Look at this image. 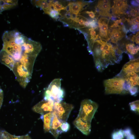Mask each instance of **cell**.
<instances>
[{"mask_svg":"<svg viewBox=\"0 0 139 139\" xmlns=\"http://www.w3.org/2000/svg\"><path fill=\"white\" fill-rule=\"evenodd\" d=\"M2 39V49L7 53L15 63H20L26 59L36 58L42 49L40 43L17 30L5 31Z\"/></svg>","mask_w":139,"mask_h":139,"instance_id":"1","label":"cell"},{"mask_svg":"<svg viewBox=\"0 0 139 139\" xmlns=\"http://www.w3.org/2000/svg\"><path fill=\"white\" fill-rule=\"evenodd\" d=\"M117 46H114L110 42L101 39L95 40L88 51L92 55L94 61L98 60L102 64L104 70L109 65L118 63L122 57L117 54Z\"/></svg>","mask_w":139,"mask_h":139,"instance_id":"2","label":"cell"},{"mask_svg":"<svg viewBox=\"0 0 139 139\" xmlns=\"http://www.w3.org/2000/svg\"><path fill=\"white\" fill-rule=\"evenodd\" d=\"M61 79H56L50 84L45 91L44 99L59 102L62 101L65 95V92L61 88Z\"/></svg>","mask_w":139,"mask_h":139,"instance_id":"3","label":"cell"},{"mask_svg":"<svg viewBox=\"0 0 139 139\" xmlns=\"http://www.w3.org/2000/svg\"><path fill=\"white\" fill-rule=\"evenodd\" d=\"M139 59L130 60L123 66L117 76L132 82L139 80Z\"/></svg>","mask_w":139,"mask_h":139,"instance_id":"4","label":"cell"},{"mask_svg":"<svg viewBox=\"0 0 139 139\" xmlns=\"http://www.w3.org/2000/svg\"><path fill=\"white\" fill-rule=\"evenodd\" d=\"M98 107V105L95 102L90 99H84L81 102L77 116L91 123Z\"/></svg>","mask_w":139,"mask_h":139,"instance_id":"5","label":"cell"},{"mask_svg":"<svg viewBox=\"0 0 139 139\" xmlns=\"http://www.w3.org/2000/svg\"><path fill=\"white\" fill-rule=\"evenodd\" d=\"M125 80L116 76L112 78L105 80L103 84L106 94H124V87Z\"/></svg>","mask_w":139,"mask_h":139,"instance_id":"6","label":"cell"},{"mask_svg":"<svg viewBox=\"0 0 139 139\" xmlns=\"http://www.w3.org/2000/svg\"><path fill=\"white\" fill-rule=\"evenodd\" d=\"M73 108L72 105L62 101L55 102L53 111L62 122H66Z\"/></svg>","mask_w":139,"mask_h":139,"instance_id":"7","label":"cell"},{"mask_svg":"<svg viewBox=\"0 0 139 139\" xmlns=\"http://www.w3.org/2000/svg\"><path fill=\"white\" fill-rule=\"evenodd\" d=\"M54 103L52 101L44 99L35 105L32 109L35 112L43 115L53 111Z\"/></svg>","mask_w":139,"mask_h":139,"instance_id":"8","label":"cell"},{"mask_svg":"<svg viewBox=\"0 0 139 139\" xmlns=\"http://www.w3.org/2000/svg\"><path fill=\"white\" fill-rule=\"evenodd\" d=\"M113 2L114 4L111 8L114 16L117 17L126 14L129 7L127 1L114 0Z\"/></svg>","mask_w":139,"mask_h":139,"instance_id":"9","label":"cell"},{"mask_svg":"<svg viewBox=\"0 0 139 139\" xmlns=\"http://www.w3.org/2000/svg\"><path fill=\"white\" fill-rule=\"evenodd\" d=\"M109 21V19L108 18L102 17L100 18L97 22L99 28V34L101 39L107 41L110 40L108 35Z\"/></svg>","mask_w":139,"mask_h":139,"instance_id":"10","label":"cell"},{"mask_svg":"<svg viewBox=\"0 0 139 139\" xmlns=\"http://www.w3.org/2000/svg\"><path fill=\"white\" fill-rule=\"evenodd\" d=\"M73 124L77 129L84 134L88 135L90 134L91 131V123L77 116L74 121Z\"/></svg>","mask_w":139,"mask_h":139,"instance_id":"11","label":"cell"},{"mask_svg":"<svg viewBox=\"0 0 139 139\" xmlns=\"http://www.w3.org/2000/svg\"><path fill=\"white\" fill-rule=\"evenodd\" d=\"M52 112L53 116L49 132L55 139H57L59 135L63 133L60 128V126L62 122L58 118L54 112L52 111Z\"/></svg>","mask_w":139,"mask_h":139,"instance_id":"12","label":"cell"},{"mask_svg":"<svg viewBox=\"0 0 139 139\" xmlns=\"http://www.w3.org/2000/svg\"><path fill=\"white\" fill-rule=\"evenodd\" d=\"M122 28V27L114 28L109 27L108 35L111 42L117 43L118 41L126 35V34L123 31Z\"/></svg>","mask_w":139,"mask_h":139,"instance_id":"13","label":"cell"},{"mask_svg":"<svg viewBox=\"0 0 139 139\" xmlns=\"http://www.w3.org/2000/svg\"><path fill=\"white\" fill-rule=\"evenodd\" d=\"M95 8V12L98 13L100 15L109 17L110 19L112 17V15L110 13L111 8V3H104L101 0H99Z\"/></svg>","mask_w":139,"mask_h":139,"instance_id":"14","label":"cell"},{"mask_svg":"<svg viewBox=\"0 0 139 139\" xmlns=\"http://www.w3.org/2000/svg\"><path fill=\"white\" fill-rule=\"evenodd\" d=\"M52 116V112L47 113L41 116L44 121V128L45 132H50Z\"/></svg>","mask_w":139,"mask_h":139,"instance_id":"15","label":"cell"},{"mask_svg":"<svg viewBox=\"0 0 139 139\" xmlns=\"http://www.w3.org/2000/svg\"><path fill=\"white\" fill-rule=\"evenodd\" d=\"M3 11L11 9L17 5V0H1Z\"/></svg>","mask_w":139,"mask_h":139,"instance_id":"16","label":"cell"},{"mask_svg":"<svg viewBox=\"0 0 139 139\" xmlns=\"http://www.w3.org/2000/svg\"><path fill=\"white\" fill-rule=\"evenodd\" d=\"M139 47L138 46H136L133 43L126 42L125 44L123 49V52L127 53L128 56L131 55L132 51L135 48Z\"/></svg>","mask_w":139,"mask_h":139,"instance_id":"17","label":"cell"},{"mask_svg":"<svg viewBox=\"0 0 139 139\" xmlns=\"http://www.w3.org/2000/svg\"><path fill=\"white\" fill-rule=\"evenodd\" d=\"M68 4L70 7V12L78 14L80 11H82V7L78 5L75 2H71Z\"/></svg>","mask_w":139,"mask_h":139,"instance_id":"18","label":"cell"},{"mask_svg":"<svg viewBox=\"0 0 139 139\" xmlns=\"http://www.w3.org/2000/svg\"><path fill=\"white\" fill-rule=\"evenodd\" d=\"M123 131L124 137L123 139H136L135 136L132 133L130 128H126Z\"/></svg>","mask_w":139,"mask_h":139,"instance_id":"19","label":"cell"},{"mask_svg":"<svg viewBox=\"0 0 139 139\" xmlns=\"http://www.w3.org/2000/svg\"><path fill=\"white\" fill-rule=\"evenodd\" d=\"M123 131L121 129L115 130L111 135L112 139H123Z\"/></svg>","mask_w":139,"mask_h":139,"instance_id":"20","label":"cell"},{"mask_svg":"<svg viewBox=\"0 0 139 139\" xmlns=\"http://www.w3.org/2000/svg\"><path fill=\"white\" fill-rule=\"evenodd\" d=\"M131 110L136 113H139V100H137L129 103Z\"/></svg>","mask_w":139,"mask_h":139,"instance_id":"21","label":"cell"},{"mask_svg":"<svg viewBox=\"0 0 139 139\" xmlns=\"http://www.w3.org/2000/svg\"><path fill=\"white\" fill-rule=\"evenodd\" d=\"M51 3L54 7V10L59 12L61 10H65V7L63 6L61 3H58L53 4L52 3L51 0Z\"/></svg>","mask_w":139,"mask_h":139,"instance_id":"22","label":"cell"},{"mask_svg":"<svg viewBox=\"0 0 139 139\" xmlns=\"http://www.w3.org/2000/svg\"><path fill=\"white\" fill-rule=\"evenodd\" d=\"M138 90V86H131L129 90V93L131 95L135 96L137 94Z\"/></svg>","mask_w":139,"mask_h":139,"instance_id":"23","label":"cell"},{"mask_svg":"<svg viewBox=\"0 0 139 139\" xmlns=\"http://www.w3.org/2000/svg\"><path fill=\"white\" fill-rule=\"evenodd\" d=\"M60 128L63 132H66L70 129V125L66 122H63L60 126Z\"/></svg>","mask_w":139,"mask_h":139,"instance_id":"24","label":"cell"},{"mask_svg":"<svg viewBox=\"0 0 139 139\" xmlns=\"http://www.w3.org/2000/svg\"><path fill=\"white\" fill-rule=\"evenodd\" d=\"M139 32H137L135 35L132 36L130 39L133 42H135L137 44H139Z\"/></svg>","mask_w":139,"mask_h":139,"instance_id":"25","label":"cell"},{"mask_svg":"<svg viewBox=\"0 0 139 139\" xmlns=\"http://www.w3.org/2000/svg\"><path fill=\"white\" fill-rule=\"evenodd\" d=\"M59 14V12L55 10H51L49 14L53 19H56Z\"/></svg>","mask_w":139,"mask_h":139,"instance_id":"26","label":"cell"},{"mask_svg":"<svg viewBox=\"0 0 139 139\" xmlns=\"http://www.w3.org/2000/svg\"><path fill=\"white\" fill-rule=\"evenodd\" d=\"M129 30L133 33H135L136 32L138 31L139 24L132 25L129 28Z\"/></svg>","mask_w":139,"mask_h":139,"instance_id":"27","label":"cell"},{"mask_svg":"<svg viewBox=\"0 0 139 139\" xmlns=\"http://www.w3.org/2000/svg\"><path fill=\"white\" fill-rule=\"evenodd\" d=\"M85 13L88 14L89 16L92 19H94L95 15V13L92 11H86L85 12Z\"/></svg>","mask_w":139,"mask_h":139,"instance_id":"28","label":"cell"},{"mask_svg":"<svg viewBox=\"0 0 139 139\" xmlns=\"http://www.w3.org/2000/svg\"><path fill=\"white\" fill-rule=\"evenodd\" d=\"M85 21V20H83L82 18L79 19V17L77 23H78L79 25L80 26V28L81 27L82 28L85 27L84 24Z\"/></svg>","mask_w":139,"mask_h":139,"instance_id":"29","label":"cell"},{"mask_svg":"<svg viewBox=\"0 0 139 139\" xmlns=\"http://www.w3.org/2000/svg\"><path fill=\"white\" fill-rule=\"evenodd\" d=\"M3 92L2 90L0 88V109L2 105L3 100Z\"/></svg>","mask_w":139,"mask_h":139,"instance_id":"30","label":"cell"},{"mask_svg":"<svg viewBox=\"0 0 139 139\" xmlns=\"http://www.w3.org/2000/svg\"><path fill=\"white\" fill-rule=\"evenodd\" d=\"M131 3L134 6L138 7L139 6V4L136 2V1L132 0L131 1Z\"/></svg>","mask_w":139,"mask_h":139,"instance_id":"31","label":"cell"},{"mask_svg":"<svg viewBox=\"0 0 139 139\" xmlns=\"http://www.w3.org/2000/svg\"><path fill=\"white\" fill-rule=\"evenodd\" d=\"M0 139H6L3 132V131L0 130Z\"/></svg>","mask_w":139,"mask_h":139,"instance_id":"32","label":"cell"},{"mask_svg":"<svg viewBox=\"0 0 139 139\" xmlns=\"http://www.w3.org/2000/svg\"><path fill=\"white\" fill-rule=\"evenodd\" d=\"M60 21L63 24V26L64 27H68L69 26V25L68 24H67V23H66L64 21Z\"/></svg>","mask_w":139,"mask_h":139,"instance_id":"33","label":"cell"},{"mask_svg":"<svg viewBox=\"0 0 139 139\" xmlns=\"http://www.w3.org/2000/svg\"><path fill=\"white\" fill-rule=\"evenodd\" d=\"M70 7L68 4L65 7V10L67 12H70Z\"/></svg>","mask_w":139,"mask_h":139,"instance_id":"34","label":"cell"},{"mask_svg":"<svg viewBox=\"0 0 139 139\" xmlns=\"http://www.w3.org/2000/svg\"><path fill=\"white\" fill-rule=\"evenodd\" d=\"M122 20L121 19H120L119 20H116V21H113L114 22L117 23L118 24L122 22Z\"/></svg>","mask_w":139,"mask_h":139,"instance_id":"35","label":"cell"},{"mask_svg":"<svg viewBox=\"0 0 139 139\" xmlns=\"http://www.w3.org/2000/svg\"><path fill=\"white\" fill-rule=\"evenodd\" d=\"M3 11L1 0H0V14Z\"/></svg>","mask_w":139,"mask_h":139,"instance_id":"36","label":"cell"},{"mask_svg":"<svg viewBox=\"0 0 139 139\" xmlns=\"http://www.w3.org/2000/svg\"><path fill=\"white\" fill-rule=\"evenodd\" d=\"M136 2H137V3H139V0H136Z\"/></svg>","mask_w":139,"mask_h":139,"instance_id":"37","label":"cell"}]
</instances>
